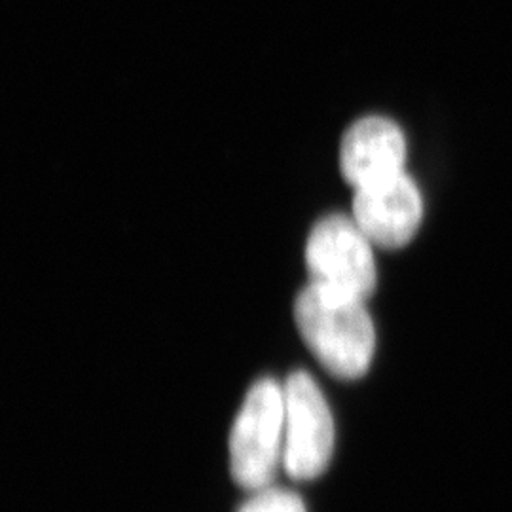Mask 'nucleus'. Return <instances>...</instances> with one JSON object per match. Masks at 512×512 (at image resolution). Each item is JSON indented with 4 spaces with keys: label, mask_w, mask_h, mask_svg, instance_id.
<instances>
[{
    "label": "nucleus",
    "mask_w": 512,
    "mask_h": 512,
    "mask_svg": "<svg viewBox=\"0 0 512 512\" xmlns=\"http://www.w3.org/2000/svg\"><path fill=\"white\" fill-rule=\"evenodd\" d=\"M296 327L317 361L332 376L357 380L376 349V330L365 300L308 285L294 304Z\"/></svg>",
    "instance_id": "obj_1"
},
{
    "label": "nucleus",
    "mask_w": 512,
    "mask_h": 512,
    "mask_svg": "<svg viewBox=\"0 0 512 512\" xmlns=\"http://www.w3.org/2000/svg\"><path fill=\"white\" fill-rule=\"evenodd\" d=\"M285 393L272 378L247 393L230 433V469L239 488L258 492L274 484L283 467Z\"/></svg>",
    "instance_id": "obj_2"
},
{
    "label": "nucleus",
    "mask_w": 512,
    "mask_h": 512,
    "mask_svg": "<svg viewBox=\"0 0 512 512\" xmlns=\"http://www.w3.org/2000/svg\"><path fill=\"white\" fill-rule=\"evenodd\" d=\"M306 264L311 285L332 293L365 300L376 289L372 241L346 215H329L313 226Z\"/></svg>",
    "instance_id": "obj_3"
},
{
    "label": "nucleus",
    "mask_w": 512,
    "mask_h": 512,
    "mask_svg": "<svg viewBox=\"0 0 512 512\" xmlns=\"http://www.w3.org/2000/svg\"><path fill=\"white\" fill-rule=\"evenodd\" d=\"M285 446L283 469L296 482L313 480L329 467L334 421L329 404L308 372H294L283 384Z\"/></svg>",
    "instance_id": "obj_4"
},
{
    "label": "nucleus",
    "mask_w": 512,
    "mask_h": 512,
    "mask_svg": "<svg viewBox=\"0 0 512 512\" xmlns=\"http://www.w3.org/2000/svg\"><path fill=\"white\" fill-rule=\"evenodd\" d=\"M353 219L372 243L385 249H399L420 230V190L404 171L359 186L353 198Z\"/></svg>",
    "instance_id": "obj_5"
},
{
    "label": "nucleus",
    "mask_w": 512,
    "mask_h": 512,
    "mask_svg": "<svg viewBox=\"0 0 512 512\" xmlns=\"http://www.w3.org/2000/svg\"><path fill=\"white\" fill-rule=\"evenodd\" d=\"M406 139L384 116H366L349 126L342 147V175L355 188L404 171Z\"/></svg>",
    "instance_id": "obj_6"
},
{
    "label": "nucleus",
    "mask_w": 512,
    "mask_h": 512,
    "mask_svg": "<svg viewBox=\"0 0 512 512\" xmlns=\"http://www.w3.org/2000/svg\"><path fill=\"white\" fill-rule=\"evenodd\" d=\"M238 512H308L302 497L287 488L268 486L258 492H251V497L241 503Z\"/></svg>",
    "instance_id": "obj_7"
}]
</instances>
